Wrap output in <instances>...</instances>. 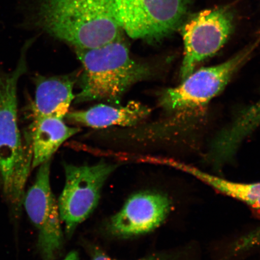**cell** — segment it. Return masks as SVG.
Instances as JSON below:
<instances>
[{
    "mask_svg": "<svg viewBox=\"0 0 260 260\" xmlns=\"http://www.w3.org/2000/svg\"><path fill=\"white\" fill-rule=\"evenodd\" d=\"M167 194L155 191H143L132 195L122 209L110 219L108 230L120 238L145 235L160 226L171 210Z\"/></svg>",
    "mask_w": 260,
    "mask_h": 260,
    "instance_id": "obj_9",
    "label": "cell"
},
{
    "mask_svg": "<svg viewBox=\"0 0 260 260\" xmlns=\"http://www.w3.org/2000/svg\"><path fill=\"white\" fill-rule=\"evenodd\" d=\"M75 80L69 76H38L32 118L51 116L64 119L75 99Z\"/></svg>",
    "mask_w": 260,
    "mask_h": 260,
    "instance_id": "obj_12",
    "label": "cell"
},
{
    "mask_svg": "<svg viewBox=\"0 0 260 260\" xmlns=\"http://www.w3.org/2000/svg\"><path fill=\"white\" fill-rule=\"evenodd\" d=\"M92 260H119L110 257L106 253L101 251L100 250H95L94 251ZM136 260H174L173 255L165 254V253H158L146 256V257Z\"/></svg>",
    "mask_w": 260,
    "mask_h": 260,
    "instance_id": "obj_14",
    "label": "cell"
},
{
    "mask_svg": "<svg viewBox=\"0 0 260 260\" xmlns=\"http://www.w3.org/2000/svg\"><path fill=\"white\" fill-rule=\"evenodd\" d=\"M168 164L191 175L218 192L239 201L260 213V182L242 183L234 181L207 173L180 162L170 161Z\"/></svg>",
    "mask_w": 260,
    "mask_h": 260,
    "instance_id": "obj_13",
    "label": "cell"
},
{
    "mask_svg": "<svg viewBox=\"0 0 260 260\" xmlns=\"http://www.w3.org/2000/svg\"><path fill=\"white\" fill-rule=\"evenodd\" d=\"M118 167L103 160L92 165L64 164L65 184L57 203L67 236L95 210L104 185Z\"/></svg>",
    "mask_w": 260,
    "mask_h": 260,
    "instance_id": "obj_4",
    "label": "cell"
},
{
    "mask_svg": "<svg viewBox=\"0 0 260 260\" xmlns=\"http://www.w3.org/2000/svg\"><path fill=\"white\" fill-rule=\"evenodd\" d=\"M0 185H2L1 177H0Z\"/></svg>",
    "mask_w": 260,
    "mask_h": 260,
    "instance_id": "obj_17",
    "label": "cell"
},
{
    "mask_svg": "<svg viewBox=\"0 0 260 260\" xmlns=\"http://www.w3.org/2000/svg\"><path fill=\"white\" fill-rule=\"evenodd\" d=\"M62 260H80L79 253L76 251H71Z\"/></svg>",
    "mask_w": 260,
    "mask_h": 260,
    "instance_id": "obj_15",
    "label": "cell"
},
{
    "mask_svg": "<svg viewBox=\"0 0 260 260\" xmlns=\"http://www.w3.org/2000/svg\"><path fill=\"white\" fill-rule=\"evenodd\" d=\"M234 27L229 7L206 10L191 16L182 27L184 55L180 76L184 79L201 61L213 56L226 43Z\"/></svg>",
    "mask_w": 260,
    "mask_h": 260,
    "instance_id": "obj_7",
    "label": "cell"
},
{
    "mask_svg": "<svg viewBox=\"0 0 260 260\" xmlns=\"http://www.w3.org/2000/svg\"><path fill=\"white\" fill-rule=\"evenodd\" d=\"M254 236L256 240L260 243V226L255 229Z\"/></svg>",
    "mask_w": 260,
    "mask_h": 260,
    "instance_id": "obj_16",
    "label": "cell"
},
{
    "mask_svg": "<svg viewBox=\"0 0 260 260\" xmlns=\"http://www.w3.org/2000/svg\"><path fill=\"white\" fill-rule=\"evenodd\" d=\"M115 106L100 104L86 110L68 113L65 118L76 124L103 128L116 125L134 126L150 113L147 106L137 102H129L125 106Z\"/></svg>",
    "mask_w": 260,
    "mask_h": 260,
    "instance_id": "obj_11",
    "label": "cell"
},
{
    "mask_svg": "<svg viewBox=\"0 0 260 260\" xmlns=\"http://www.w3.org/2000/svg\"><path fill=\"white\" fill-rule=\"evenodd\" d=\"M51 161L39 167L34 183L25 192L23 205L38 232V248L44 260H53L63 245L59 209L52 191Z\"/></svg>",
    "mask_w": 260,
    "mask_h": 260,
    "instance_id": "obj_8",
    "label": "cell"
},
{
    "mask_svg": "<svg viewBox=\"0 0 260 260\" xmlns=\"http://www.w3.org/2000/svg\"><path fill=\"white\" fill-rule=\"evenodd\" d=\"M19 27L44 32L75 50L104 46L123 37L115 0H19Z\"/></svg>",
    "mask_w": 260,
    "mask_h": 260,
    "instance_id": "obj_1",
    "label": "cell"
},
{
    "mask_svg": "<svg viewBox=\"0 0 260 260\" xmlns=\"http://www.w3.org/2000/svg\"><path fill=\"white\" fill-rule=\"evenodd\" d=\"M35 40L25 41L14 70L6 71L0 64V177L6 199L15 213L21 212L32 169L31 145L19 129L18 86L27 73V53Z\"/></svg>",
    "mask_w": 260,
    "mask_h": 260,
    "instance_id": "obj_2",
    "label": "cell"
},
{
    "mask_svg": "<svg viewBox=\"0 0 260 260\" xmlns=\"http://www.w3.org/2000/svg\"><path fill=\"white\" fill-rule=\"evenodd\" d=\"M76 53L83 67L76 103L104 101L119 105L131 87L152 76L150 65L131 56L123 37L103 47L76 50Z\"/></svg>",
    "mask_w": 260,
    "mask_h": 260,
    "instance_id": "obj_3",
    "label": "cell"
},
{
    "mask_svg": "<svg viewBox=\"0 0 260 260\" xmlns=\"http://www.w3.org/2000/svg\"><path fill=\"white\" fill-rule=\"evenodd\" d=\"M80 131L79 128L68 126L63 119L51 116L32 118L25 136L31 145L32 169L51 160L60 146Z\"/></svg>",
    "mask_w": 260,
    "mask_h": 260,
    "instance_id": "obj_10",
    "label": "cell"
},
{
    "mask_svg": "<svg viewBox=\"0 0 260 260\" xmlns=\"http://www.w3.org/2000/svg\"><path fill=\"white\" fill-rule=\"evenodd\" d=\"M123 31L134 40L155 43L178 27L191 0H115Z\"/></svg>",
    "mask_w": 260,
    "mask_h": 260,
    "instance_id": "obj_5",
    "label": "cell"
},
{
    "mask_svg": "<svg viewBox=\"0 0 260 260\" xmlns=\"http://www.w3.org/2000/svg\"><path fill=\"white\" fill-rule=\"evenodd\" d=\"M258 42L244 49L236 56L219 64L192 72L180 85L161 93L159 103L170 112L199 108L222 91L255 50Z\"/></svg>",
    "mask_w": 260,
    "mask_h": 260,
    "instance_id": "obj_6",
    "label": "cell"
}]
</instances>
